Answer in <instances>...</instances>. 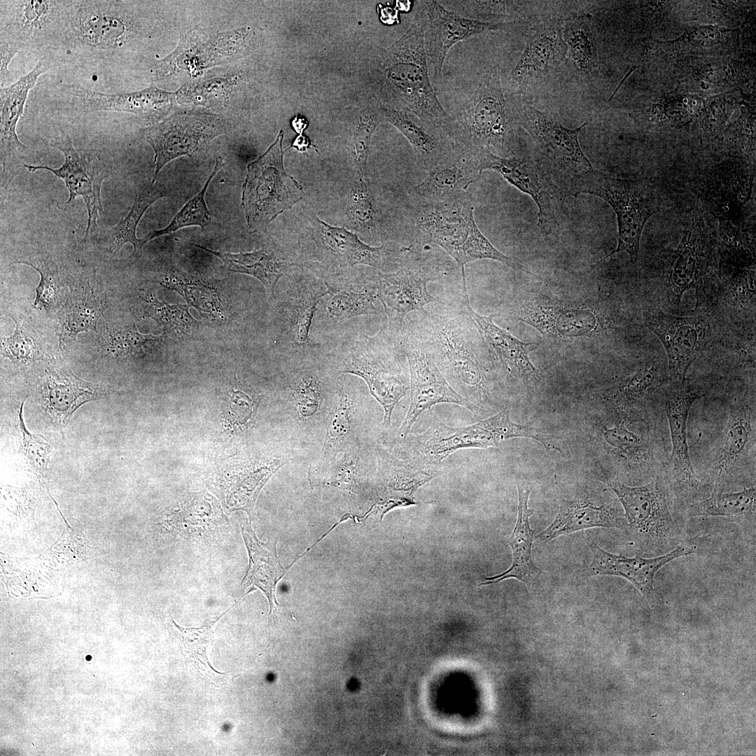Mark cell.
<instances>
[{
    "label": "cell",
    "mask_w": 756,
    "mask_h": 756,
    "mask_svg": "<svg viewBox=\"0 0 756 756\" xmlns=\"http://www.w3.org/2000/svg\"><path fill=\"white\" fill-rule=\"evenodd\" d=\"M466 292L463 285L459 299H440L407 323L449 385L481 410L491 398L481 359L487 348L465 307Z\"/></svg>",
    "instance_id": "6da1fadb"
},
{
    "label": "cell",
    "mask_w": 756,
    "mask_h": 756,
    "mask_svg": "<svg viewBox=\"0 0 756 756\" xmlns=\"http://www.w3.org/2000/svg\"><path fill=\"white\" fill-rule=\"evenodd\" d=\"M407 216L408 240L415 244L441 247L455 260L462 278L465 277V265L477 260L491 259L517 267L479 230L470 195L439 203L411 199Z\"/></svg>",
    "instance_id": "7a4b0ae2"
},
{
    "label": "cell",
    "mask_w": 756,
    "mask_h": 756,
    "mask_svg": "<svg viewBox=\"0 0 756 756\" xmlns=\"http://www.w3.org/2000/svg\"><path fill=\"white\" fill-rule=\"evenodd\" d=\"M424 24L422 1L407 31L386 52L382 66L386 88L394 110L412 112L450 136L453 118L441 105L429 77Z\"/></svg>",
    "instance_id": "3957f363"
},
{
    "label": "cell",
    "mask_w": 756,
    "mask_h": 756,
    "mask_svg": "<svg viewBox=\"0 0 756 756\" xmlns=\"http://www.w3.org/2000/svg\"><path fill=\"white\" fill-rule=\"evenodd\" d=\"M606 484L623 507L638 554L661 556L683 542L687 519L676 505L665 469L641 486L614 480Z\"/></svg>",
    "instance_id": "277c9868"
},
{
    "label": "cell",
    "mask_w": 756,
    "mask_h": 756,
    "mask_svg": "<svg viewBox=\"0 0 756 756\" xmlns=\"http://www.w3.org/2000/svg\"><path fill=\"white\" fill-rule=\"evenodd\" d=\"M131 34L121 1L74 0L55 52L83 64L110 63Z\"/></svg>",
    "instance_id": "5b68a950"
},
{
    "label": "cell",
    "mask_w": 756,
    "mask_h": 756,
    "mask_svg": "<svg viewBox=\"0 0 756 756\" xmlns=\"http://www.w3.org/2000/svg\"><path fill=\"white\" fill-rule=\"evenodd\" d=\"M344 346L346 352L340 372L357 375L366 382L384 409V427L389 428L396 404L410 389V370L399 335L381 330L372 337L359 336Z\"/></svg>",
    "instance_id": "8992f818"
},
{
    "label": "cell",
    "mask_w": 756,
    "mask_h": 756,
    "mask_svg": "<svg viewBox=\"0 0 756 756\" xmlns=\"http://www.w3.org/2000/svg\"><path fill=\"white\" fill-rule=\"evenodd\" d=\"M452 118L450 134L455 144L477 153L488 150L503 158L513 155L517 118L505 99L497 69L482 78L458 115Z\"/></svg>",
    "instance_id": "52a82bcc"
},
{
    "label": "cell",
    "mask_w": 756,
    "mask_h": 756,
    "mask_svg": "<svg viewBox=\"0 0 756 756\" xmlns=\"http://www.w3.org/2000/svg\"><path fill=\"white\" fill-rule=\"evenodd\" d=\"M580 194L596 195L608 202L617 217V245L602 260L612 255L624 251L636 263L640 241L649 218L659 211V204L654 189L647 180H629L610 177L593 169L583 174L574 184L570 196Z\"/></svg>",
    "instance_id": "ba28073f"
},
{
    "label": "cell",
    "mask_w": 756,
    "mask_h": 756,
    "mask_svg": "<svg viewBox=\"0 0 756 756\" xmlns=\"http://www.w3.org/2000/svg\"><path fill=\"white\" fill-rule=\"evenodd\" d=\"M430 427L424 433L408 434L398 441L406 460L424 467L439 465L454 452L463 449L498 447L503 442L514 438L515 425L505 407L496 414L475 424L451 427L433 412Z\"/></svg>",
    "instance_id": "9c48e42d"
},
{
    "label": "cell",
    "mask_w": 756,
    "mask_h": 756,
    "mask_svg": "<svg viewBox=\"0 0 756 756\" xmlns=\"http://www.w3.org/2000/svg\"><path fill=\"white\" fill-rule=\"evenodd\" d=\"M516 118L517 123L528 132L536 146L538 155L535 161L565 200L575 182L594 169L578 139L587 123L569 129L550 115L529 106L521 107Z\"/></svg>",
    "instance_id": "30bf717a"
},
{
    "label": "cell",
    "mask_w": 756,
    "mask_h": 756,
    "mask_svg": "<svg viewBox=\"0 0 756 756\" xmlns=\"http://www.w3.org/2000/svg\"><path fill=\"white\" fill-rule=\"evenodd\" d=\"M283 131L274 143L247 166L241 204L249 229L261 231L279 214L301 200L302 187L284 167Z\"/></svg>",
    "instance_id": "8fae6325"
},
{
    "label": "cell",
    "mask_w": 756,
    "mask_h": 756,
    "mask_svg": "<svg viewBox=\"0 0 756 756\" xmlns=\"http://www.w3.org/2000/svg\"><path fill=\"white\" fill-rule=\"evenodd\" d=\"M704 394L701 385L686 381L671 382L663 393L672 447L665 473L676 505L684 514L688 505L707 498L713 489L697 478L687 439V423L691 407Z\"/></svg>",
    "instance_id": "7c38bea8"
},
{
    "label": "cell",
    "mask_w": 756,
    "mask_h": 756,
    "mask_svg": "<svg viewBox=\"0 0 756 756\" xmlns=\"http://www.w3.org/2000/svg\"><path fill=\"white\" fill-rule=\"evenodd\" d=\"M0 2V38L18 45L21 50L55 52L66 26L71 1Z\"/></svg>",
    "instance_id": "4fadbf2b"
},
{
    "label": "cell",
    "mask_w": 756,
    "mask_h": 756,
    "mask_svg": "<svg viewBox=\"0 0 756 756\" xmlns=\"http://www.w3.org/2000/svg\"><path fill=\"white\" fill-rule=\"evenodd\" d=\"M443 268L439 261L412 251L396 272H377V299L388 316L391 332L402 331L409 313L424 310L425 306L440 301L429 293L427 284L438 280Z\"/></svg>",
    "instance_id": "5bb4252c"
},
{
    "label": "cell",
    "mask_w": 756,
    "mask_h": 756,
    "mask_svg": "<svg viewBox=\"0 0 756 756\" xmlns=\"http://www.w3.org/2000/svg\"><path fill=\"white\" fill-rule=\"evenodd\" d=\"M399 338L409 365L410 399L408 410L396 436L397 442L410 433L424 411L437 404H455L468 410L475 416L479 415L481 410L449 385L406 322Z\"/></svg>",
    "instance_id": "9a60e30c"
},
{
    "label": "cell",
    "mask_w": 756,
    "mask_h": 756,
    "mask_svg": "<svg viewBox=\"0 0 756 756\" xmlns=\"http://www.w3.org/2000/svg\"><path fill=\"white\" fill-rule=\"evenodd\" d=\"M478 157L479 167L482 172L493 170L498 172L507 182L533 200L538 208V225L543 235L559 232L561 202L564 200L535 160L514 155L500 157L488 150L480 151Z\"/></svg>",
    "instance_id": "2e32d148"
},
{
    "label": "cell",
    "mask_w": 756,
    "mask_h": 756,
    "mask_svg": "<svg viewBox=\"0 0 756 756\" xmlns=\"http://www.w3.org/2000/svg\"><path fill=\"white\" fill-rule=\"evenodd\" d=\"M643 318L645 326L657 336L665 349L671 382H684L691 365L710 341L708 320L701 314L680 316L649 312Z\"/></svg>",
    "instance_id": "e0dca14e"
},
{
    "label": "cell",
    "mask_w": 756,
    "mask_h": 756,
    "mask_svg": "<svg viewBox=\"0 0 756 756\" xmlns=\"http://www.w3.org/2000/svg\"><path fill=\"white\" fill-rule=\"evenodd\" d=\"M425 9L424 47L428 66L435 83L442 80L446 56L456 43L490 30H510L511 22H492L464 18L447 10L438 1H424Z\"/></svg>",
    "instance_id": "ac0fdd59"
},
{
    "label": "cell",
    "mask_w": 756,
    "mask_h": 756,
    "mask_svg": "<svg viewBox=\"0 0 756 756\" xmlns=\"http://www.w3.org/2000/svg\"><path fill=\"white\" fill-rule=\"evenodd\" d=\"M50 145L59 150L64 157L63 164L54 169L48 166H35L27 164L22 165L30 172L38 169H46L62 178L69 193L67 203L80 197L84 200L88 213V225L84 239L98 229L97 224L99 213L103 212L101 201V186L104 178L109 175V171L103 166L80 155L74 148L71 139L67 134L52 139Z\"/></svg>",
    "instance_id": "d6986e66"
},
{
    "label": "cell",
    "mask_w": 756,
    "mask_h": 756,
    "mask_svg": "<svg viewBox=\"0 0 756 756\" xmlns=\"http://www.w3.org/2000/svg\"><path fill=\"white\" fill-rule=\"evenodd\" d=\"M755 400L743 398L729 409L726 427L715 449L712 491H724L750 462L755 449Z\"/></svg>",
    "instance_id": "ffe728a7"
},
{
    "label": "cell",
    "mask_w": 756,
    "mask_h": 756,
    "mask_svg": "<svg viewBox=\"0 0 756 756\" xmlns=\"http://www.w3.org/2000/svg\"><path fill=\"white\" fill-rule=\"evenodd\" d=\"M479 153L455 144L412 188L410 198L424 203H439L470 195L469 188L479 181Z\"/></svg>",
    "instance_id": "44dd1931"
},
{
    "label": "cell",
    "mask_w": 756,
    "mask_h": 756,
    "mask_svg": "<svg viewBox=\"0 0 756 756\" xmlns=\"http://www.w3.org/2000/svg\"><path fill=\"white\" fill-rule=\"evenodd\" d=\"M586 539L593 554L588 567V575L623 578L633 584L650 603L654 595L653 585L656 573L668 562L696 552L694 547L682 542L661 556L644 557L638 554L634 557H626L608 552L592 539Z\"/></svg>",
    "instance_id": "7402d4cb"
},
{
    "label": "cell",
    "mask_w": 756,
    "mask_h": 756,
    "mask_svg": "<svg viewBox=\"0 0 756 756\" xmlns=\"http://www.w3.org/2000/svg\"><path fill=\"white\" fill-rule=\"evenodd\" d=\"M464 304L493 360L498 363L505 374L524 382L540 379V371L528 356L530 351L538 348V344L522 342L498 326L493 321L494 315L484 316L475 312L470 304L468 293L465 294Z\"/></svg>",
    "instance_id": "603a6c76"
},
{
    "label": "cell",
    "mask_w": 756,
    "mask_h": 756,
    "mask_svg": "<svg viewBox=\"0 0 756 756\" xmlns=\"http://www.w3.org/2000/svg\"><path fill=\"white\" fill-rule=\"evenodd\" d=\"M595 527L628 528L624 513L609 496L597 494L593 498L561 499L555 519L536 537L540 542H547L563 535Z\"/></svg>",
    "instance_id": "cb8c5ba5"
},
{
    "label": "cell",
    "mask_w": 756,
    "mask_h": 756,
    "mask_svg": "<svg viewBox=\"0 0 756 756\" xmlns=\"http://www.w3.org/2000/svg\"><path fill=\"white\" fill-rule=\"evenodd\" d=\"M698 213L685 229L672 256L668 272L670 302L678 305L684 293L694 288L705 273L708 226Z\"/></svg>",
    "instance_id": "d4e9b609"
},
{
    "label": "cell",
    "mask_w": 756,
    "mask_h": 756,
    "mask_svg": "<svg viewBox=\"0 0 756 756\" xmlns=\"http://www.w3.org/2000/svg\"><path fill=\"white\" fill-rule=\"evenodd\" d=\"M58 104L63 110L80 113L99 111L130 112L153 115L166 101V96L155 88L130 93L106 94L76 84H64Z\"/></svg>",
    "instance_id": "484cf974"
},
{
    "label": "cell",
    "mask_w": 756,
    "mask_h": 756,
    "mask_svg": "<svg viewBox=\"0 0 756 756\" xmlns=\"http://www.w3.org/2000/svg\"><path fill=\"white\" fill-rule=\"evenodd\" d=\"M104 390L63 370L46 371L39 396L48 419L58 428L65 427L74 413L85 402L101 398Z\"/></svg>",
    "instance_id": "4316f807"
},
{
    "label": "cell",
    "mask_w": 756,
    "mask_h": 756,
    "mask_svg": "<svg viewBox=\"0 0 756 756\" xmlns=\"http://www.w3.org/2000/svg\"><path fill=\"white\" fill-rule=\"evenodd\" d=\"M54 57L46 55L25 76L8 86L0 88V143L3 170L8 172L13 161L24 155L27 147L19 140L16 127L24 113L29 92L39 76L54 62Z\"/></svg>",
    "instance_id": "83f0119b"
},
{
    "label": "cell",
    "mask_w": 756,
    "mask_h": 756,
    "mask_svg": "<svg viewBox=\"0 0 756 756\" xmlns=\"http://www.w3.org/2000/svg\"><path fill=\"white\" fill-rule=\"evenodd\" d=\"M144 132L155 153L152 183H155L157 176L167 162L192 154L207 139L217 135L211 125L189 119L169 120L148 127Z\"/></svg>",
    "instance_id": "f1b7e54d"
},
{
    "label": "cell",
    "mask_w": 756,
    "mask_h": 756,
    "mask_svg": "<svg viewBox=\"0 0 756 756\" xmlns=\"http://www.w3.org/2000/svg\"><path fill=\"white\" fill-rule=\"evenodd\" d=\"M516 320L528 323L542 335L576 337L600 330V314L594 309L547 304H527L514 313Z\"/></svg>",
    "instance_id": "f546056e"
},
{
    "label": "cell",
    "mask_w": 756,
    "mask_h": 756,
    "mask_svg": "<svg viewBox=\"0 0 756 756\" xmlns=\"http://www.w3.org/2000/svg\"><path fill=\"white\" fill-rule=\"evenodd\" d=\"M518 490V515L516 524L509 539L512 551V563L503 573L485 578L479 585L496 584L509 578L524 582L527 587L538 585L542 571L533 563L531 550L534 531L529 524L533 510L528 508V497L531 486L520 478H516Z\"/></svg>",
    "instance_id": "4dcf8cb0"
},
{
    "label": "cell",
    "mask_w": 756,
    "mask_h": 756,
    "mask_svg": "<svg viewBox=\"0 0 756 756\" xmlns=\"http://www.w3.org/2000/svg\"><path fill=\"white\" fill-rule=\"evenodd\" d=\"M240 527L249 557V564L241 582L242 589L244 591L249 589L248 593L255 588L263 592L269 602L270 616L276 606H279L276 587L288 567L285 568L280 564L276 540L261 542L252 528L251 520L246 518L240 520Z\"/></svg>",
    "instance_id": "1f68e13d"
},
{
    "label": "cell",
    "mask_w": 756,
    "mask_h": 756,
    "mask_svg": "<svg viewBox=\"0 0 756 756\" xmlns=\"http://www.w3.org/2000/svg\"><path fill=\"white\" fill-rule=\"evenodd\" d=\"M384 121L395 126L412 147L417 164L426 171L456 144L441 127L406 111L382 107Z\"/></svg>",
    "instance_id": "d6a6232c"
},
{
    "label": "cell",
    "mask_w": 756,
    "mask_h": 756,
    "mask_svg": "<svg viewBox=\"0 0 756 756\" xmlns=\"http://www.w3.org/2000/svg\"><path fill=\"white\" fill-rule=\"evenodd\" d=\"M664 383L660 368L647 364L606 389L604 396L622 413L621 418L650 424L648 404Z\"/></svg>",
    "instance_id": "836d02e7"
},
{
    "label": "cell",
    "mask_w": 756,
    "mask_h": 756,
    "mask_svg": "<svg viewBox=\"0 0 756 756\" xmlns=\"http://www.w3.org/2000/svg\"><path fill=\"white\" fill-rule=\"evenodd\" d=\"M378 477L383 481V493L388 498L383 508L414 504L412 494L421 485L438 475L432 467L416 465L400 459L382 448L376 449Z\"/></svg>",
    "instance_id": "e575fe53"
},
{
    "label": "cell",
    "mask_w": 756,
    "mask_h": 756,
    "mask_svg": "<svg viewBox=\"0 0 756 756\" xmlns=\"http://www.w3.org/2000/svg\"><path fill=\"white\" fill-rule=\"evenodd\" d=\"M103 295L95 280L78 281L71 288L64 305L58 333L59 348L75 340L81 332L97 331L98 320L106 307Z\"/></svg>",
    "instance_id": "d590c367"
},
{
    "label": "cell",
    "mask_w": 756,
    "mask_h": 756,
    "mask_svg": "<svg viewBox=\"0 0 756 756\" xmlns=\"http://www.w3.org/2000/svg\"><path fill=\"white\" fill-rule=\"evenodd\" d=\"M566 47L561 29L547 25L529 36L516 66L510 73L513 85H520L528 79L545 74L558 64Z\"/></svg>",
    "instance_id": "8d00e7d4"
},
{
    "label": "cell",
    "mask_w": 756,
    "mask_h": 756,
    "mask_svg": "<svg viewBox=\"0 0 756 756\" xmlns=\"http://www.w3.org/2000/svg\"><path fill=\"white\" fill-rule=\"evenodd\" d=\"M377 272L370 279L342 285L326 282L328 293L324 295L325 310L334 321H342L365 314H379L382 310L374 306L377 298Z\"/></svg>",
    "instance_id": "74e56055"
},
{
    "label": "cell",
    "mask_w": 756,
    "mask_h": 756,
    "mask_svg": "<svg viewBox=\"0 0 756 756\" xmlns=\"http://www.w3.org/2000/svg\"><path fill=\"white\" fill-rule=\"evenodd\" d=\"M317 220L321 225L325 248L341 265H364L381 268L385 264L390 249L384 245L371 246L344 227H332L319 219Z\"/></svg>",
    "instance_id": "f35d334b"
},
{
    "label": "cell",
    "mask_w": 756,
    "mask_h": 756,
    "mask_svg": "<svg viewBox=\"0 0 756 756\" xmlns=\"http://www.w3.org/2000/svg\"><path fill=\"white\" fill-rule=\"evenodd\" d=\"M755 512L756 489L752 485L735 492L713 491L707 498L688 505L685 516L724 517L741 524L748 522L755 528Z\"/></svg>",
    "instance_id": "ab89813d"
},
{
    "label": "cell",
    "mask_w": 756,
    "mask_h": 756,
    "mask_svg": "<svg viewBox=\"0 0 756 756\" xmlns=\"http://www.w3.org/2000/svg\"><path fill=\"white\" fill-rule=\"evenodd\" d=\"M219 258L227 270L251 275L258 279L265 287L267 294L274 298V288L283 276L286 264L266 249L250 253H231L214 251L204 246L192 244Z\"/></svg>",
    "instance_id": "60d3db41"
},
{
    "label": "cell",
    "mask_w": 756,
    "mask_h": 756,
    "mask_svg": "<svg viewBox=\"0 0 756 756\" xmlns=\"http://www.w3.org/2000/svg\"><path fill=\"white\" fill-rule=\"evenodd\" d=\"M355 400L344 383L340 385L334 407L328 418L326 433L322 449L324 464L334 461L354 440L356 414Z\"/></svg>",
    "instance_id": "b9f144b4"
},
{
    "label": "cell",
    "mask_w": 756,
    "mask_h": 756,
    "mask_svg": "<svg viewBox=\"0 0 756 756\" xmlns=\"http://www.w3.org/2000/svg\"><path fill=\"white\" fill-rule=\"evenodd\" d=\"M164 196L166 192L163 188L155 183L140 188L127 216L115 226L102 232V239L104 244L115 253L119 251L127 242L133 244L134 251L140 249V239L136 236L137 225L147 209Z\"/></svg>",
    "instance_id": "7bdbcfd3"
},
{
    "label": "cell",
    "mask_w": 756,
    "mask_h": 756,
    "mask_svg": "<svg viewBox=\"0 0 756 756\" xmlns=\"http://www.w3.org/2000/svg\"><path fill=\"white\" fill-rule=\"evenodd\" d=\"M328 293L326 286H305L296 289L289 303V337L298 346L309 342V333L317 305Z\"/></svg>",
    "instance_id": "ee69618b"
},
{
    "label": "cell",
    "mask_w": 756,
    "mask_h": 756,
    "mask_svg": "<svg viewBox=\"0 0 756 756\" xmlns=\"http://www.w3.org/2000/svg\"><path fill=\"white\" fill-rule=\"evenodd\" d=\"M223 165V159L217 158L215 167L202 190L183 206L165 228L150 232L140 239L141 248L158 237L172 233L184 227L197 225L204 228L211 220V214L204 199L206 191L214 176Z\"/></svg>",
    "instance_id": "f6af8a7d"
},
{
    "label": "cell",
    "mask_w": 756,
    "mask_h": 756,
    "mask_svg": "<svg viewBox=\"0 0 756 756\" xmlns=\"http://www.w3.org/2000/svg\"><path fill=\"white\" fill-rule=\"evenodd\" d=\"M561 33L566 52L573 64L579 70H588L594 59V49L585 18L582 16L568 19Z\"/></svg>",
    "instance_id": "bcb514c9"
},
{
    "label": "cell",
    "mask_w": 756,
    "mask_h": 756,
    "mask_svg": "<svg viewBox=\"0 0 756 756\" xmlns=\"http://www.w3.org/2000/svg\"><path fill=\"white\" fill-rule=\"evenodd\" d=\"M24 402V400L18 410L19 452L27 466L40 476L48 468L52 447L44 436L27 430L22 416Z\"/></svg>",
    "instance_id": "7dc6e473"
},
{
    "label": "cell",
    "mask_w": 756,
    "mask_h": 756,
    "mask_svg": "<svg viewBox=\"0 0 756 756\" xmlns=\"http://www.w3.org/2000/svg\"><path fill=\"white\" fill-rule=\"evenodd\" d=\"M290 394L299 417L305 420L313 416L320 407L322 396L318 375L313 370H304L296 374L290 384Z\"/></svg>",
    "instance_id": "c3c4849f"
},
{
    "label": "cell",
    "mask_w": 756,
    "mask_h": 756,
    "mask_svg": "<svg viewBox=\"0 0 756 756\" xmlns=\"http://www.w3.org/2000/svg\"><path fill=\"white\" fill-rule=\"evenodd\" d=\"M384 121L382 107L368 108L358 119L354 134L353 157L360 179H366L367 160L372 133Z\"/></svg>",
    "instance_id": "681fc988"
},
{
    "label": "cell",
    "mask_w": 756,
    "mask_h": 756,
    "mask_svg": "<svg viewBox=\"0 0 756 756\" xmlns=\"http://www.w3.org/2000/svg\"><path fill=\"white\" fill-rule=\"evenodd\" d=\"M234 606V605H233ZM231 607V608H232ZM227 609L218 617L214 620H206L200 627L185 628L178 625L172 618L174 626L179 630L182 643L185 652L189 657L200 662L205 666L211 668L216 673H223L217 671L212 667L207 657V648L211 643L214 635V626L215 624L225 615L230 609Z\"/></svg>",
    "instance_id": "f907efd6"
},
{
    "label": "cell",
    "mask_w": 756,
    "mask_h": 756,
    "mask_svg": "<svg viewBox=\"0 0 756 756\" xmlns=\"http://www.w3.org/2000/svg\"><path fill=\"white\" fill-rule=\"evenodd\" d=\"M16 324L13 335L1 337V354L13 363H27L41 358L36 340L13 316Z\"/></svg>",
    "instance_id": "816d5d0a"
},
{
    "label": "cell",
    "mask_w": 756,
    "mask_h": 756,
    "mask_svg": "<svg viewBox=\"0 0 756 756\" xmlns=\"http://www.w3.org/2000/svg\"><path fill=\"white\" fill-rule=\"evenodd\" d=\"M349 198L348 213L351 220L362 227H375L377 211L372 193L367 179L359 178Z\"/></svg>",
    "instance_id": "f5cc1de1"
},
{
    "label": "cell",
    "mask_w": 756,
    "mask_h": 756,
    "mask_svg": "<svg viewBox=\"0 0 756 756\" xmlns=\"http://www.w3.org/2000/svg\"><path fill=\"white\" fill-rule=\"evenodd\" d=\"M19 263L28 265L38 272L40 281L36 288V298L33 306L34 308H43L49 311L55 304L57 298L56 272L48 264L41 261H20Z\"/></svg>",
    "instance_id": "db71d44e"
},
{
    "label": "cell",
    "mask_w": 756,
    "mask_h": 756,
    "mask_svg": "<svg viewBox=\"0 0 756 756\" xmlns=\"http://www.w3.org/2000/svg\"><path fill=\"white\" fill-rule=\"evenodd\" d=\"M325 482L335 486L350 485L355 481L360 466V458L354 451L344 454L342 458L326 463Z\"/></svg>",
    "instance_id": "11a10c76"
},
{
    "label": "cell",
    "mask_w": 756,
    "mask_h": 756,
    "mask_svg": "<svg viewBox=\"0 0 756 756\" xmlns=\"http://www.w3.org/2000/svg\"><path fill=\"white\" fill-rule=\"evenodd\" d=\"M21 50L20 48L9 41L0 38V85L1 88L11 80L12 74L8 70V65L14 57Z\"/></svg>",
    "instance_id": "9f6ffc18"
}]
</instances>
